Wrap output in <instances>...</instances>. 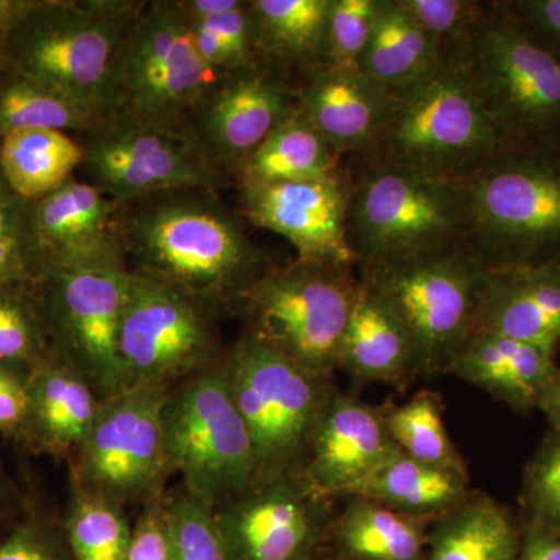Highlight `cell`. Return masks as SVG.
Returning a JSON list of instances; mask_svg holds the SVG:
<instances>
[{"label": "cell", "mask_w": 560, "mask_h": 560, "mask_svg": "<svg viewBox=\"0 0 560 560\" xmlns=\"http://www.w3.org/2000/svg\"><path fill=\"white\" fill-rule=\"evenodd\" d=\"M61 525L75 560H128L132 528L120 504L73 488Z\"/></svg>", "instance_id": "obj_34"}, {"label": "cell", "mask_w": 560, "mask_h": 560, "mask_svg": "<svg viewBox=\"0 0 560 560\" xmlns=\"http://www.w3.org/2000/svg\"><path fill=\"white\" fill-rule=\"evenodd\" d=\"M168 386H128L101 400L97 415L70 458L73 488L125 506L161 497L171 475L165 456Z\"/></svg>", "instance_id": "obj_13"}, {"label": "cell", "mask_w": 560, "mask_h": 560, "mask_svg": "<svg viewBox=\"0 0 560 560\" xmlns=\"http://www.w3.org/2000/svg\"><path fill=\"white\" fill-rule=\"evenodd\" d=\"M31 219V202L22 200L11 189L0 168V234L25 230Z\"/></svg>", "instance_id": "obj_46"}, {"label": "cell", "mask_w": 560, "mask_h": 560, "mask_svg": "<svg viewBox=\"0 0 560 560\" xmlns=\"http://www.w3.org/2000/svg\"><path fill=\"white\" fill-rule=\"evenodd\" d=\"M313 560H318V559H316V558H315V559H313Z\"/></svg>", "instance_id": "obj_51"}, {"label": "cell", "mask_w": 560, "mask_h": 560, "mask_svg": "<svg viewBox=\"0 0 560 560\" xmlns=\"http://www.w3.org/2000/svg\"><path fill=\"white\" fill-rule=\"evenodd\" d=\"M517 560H560V534L528 523Z\"/></svg>", "instance_id": "obj_47"}, {"label": "cell", "mask_w": 560, "mask_h": 560, "mask_svg": "<svg viewBox=\"0 0 560 560\" xmlns=\"http://www.w3.org/2000/svg\"><path fill=\"white\" fill-rule=\"evenodd\" d=\"M296 110V81L259 62L213 81L186 125L213 165L234 180L246 161Z\"/></svg>", "instance_id": "obj_16"}, {"label": "cell", "mask_w": 560, "mask_h": 560, "mask_svg": "<svg viewBox=\"0 0 560 560\" xmlns=\"http://www.w3.org/2000/svg\"><path fill=\"white\" fill-rule=\"evenodd\" d=\"M508 150L466 77L451 58L389 91L385 125L368 160L463 183Z\"/></svg>", "instance_id": "obj_6"}, {"label": "cell", "mask_w": 560, "mask_h": 560, "mask_svg": "<svg viewBox=\"0 0 560 560\" xmlns=\"http://www.w3.org/2000/svg\"><path fill=\"white\" fill-rule=\"evenodd\" d=\"M261 58L291 77L326 65L330 0H250Z\"/></svg>", "instance_id": "obj_27"}, {"label": "cell", "mask_w": 560, "mask_h": 560, "mask_svg": "<svg viewBox=\"0 0 560 560\" xmlns=\"http://www.w3.org/2000/svg\"><path fill=\"white\" fill-rule=\"evenodd\" d=\"M360 271L361 282L404 327L418 374H445L474 335L486 271L463 246Z\"/></svg>", "instance_id": "obj_9"}, {"label": "cell", "mask_w": 560, "mask_h": 560, "mask_svg": "<svg viewBox=\"0 0 560 560\" xmlns=\"http://www.w3.org/2000/svg\"><path fill=\"white\" fill-rule=\"evenodd\" d=\"M352 268L298 259L271 265L238 300L249 329L305 370L330 377L360 293Z\"/></svg>", "instance_id": "obj_10"}, {"label": "cell", "mask_w": 560, "mask_h": 560, "mask_svg": "<svg viewBox=\"0 0 560 560\" xmlns=\"http://www.w3.org/2000/svg\"><path fill=\"white\" fill-rule=\"evenodd\" d=\"M168 471L210 511L241 495L256 478L253 441L235 407L223 359L168 390L164 408Z\"/></svg>", "instance_id": "obj_8"}, {"label": "cell", "mask_w": 560, "mask_h": 560, "mask_svg": "<svg viewBox=\"0 0 560 560\" xmlns=\"http://www.w3.org/2000/svg\"><path fill=\"white\" fill-rule=\"evenodd\" d=\"M27 368L0 363V431L21 434L28 408Z\"/></svg>", "instance_id": "obj_45"}, {"label": "cell", "mask_w": 560, "mask_h": 560, "mask_svg": "<svg viewBox=\"0 0 560 560\" xmlns=\"http://www.w3.org/2000/svg\"><path fill=\"white\" fill-rule=\"evenodd\" d=\"M219 77L201 60L178 0L145 2L117 50L108 117L186 125Z\"/></svg>", "instance_id": "obj_11"}, {"label": "cell", "mask_w": 560, "mask_h": 560, "mask_svg": "<svg viewBox=\"0 0 560 560\" xmlns=\"http://www.w3.org/2000/svg\"><path fill=\"white\" fill-rule=\"evenodd\" d=\"M475 331L503 335L558 353L560 261L486 272Z\"/></svg>", "instance_id": "obj_22"}, {"label": "cell", "mask_w": 560, "mask_h": 560, "mask_svg": "<svg viewBox=\"0 0 560 560\" xmlns=\"http://www.w3.org/2000/svg\"><path fill=\"white\" fill-rule=\"evenodd\" d=\"M33 283L0 289V363L27 370L54 352Z\"/></svg>", "instance_id": "obj_36"}, {"label": "cell", "mask_w": 560, "mask_h": 560, "mask_svg": "<svg viewBox=\"0 0 560 560\" xmlns=\"http://www.w3.org/2000/svg\"><path fill=\"white\" fill-rule=\"evenodd\" d=\"M349 186L348 167L319 178L241 184V213L285 238L298 260L355 267L346 234Z\"/></svg>", "instance_id": "obj_18"}, {"label": "cell", "mask_w": 560, "mask_h": 560, "mask_svg": "<svg viewBox=\"0 0 560 560\" xmlns=\"http://www.w3.org/2000/svg\"><path fill=\"white\" fill-rule=\"evenodd\" d=\"M298 109L341 158L368 160L381 139L389 91L361 69L330 66L296 81Z\"/></svg>", "instance_id": "obj_21"}, {"label": "cell", "mask_w": 560, "mask_h": 560, "mask_svg": "<svg viewBox=\"0 0 560 560\" xmlns=\"http://www.w3.org/2000/svg\"><path fill=\"white\" fill-rule=\"evenodd\" d=\"M125 388H172L220 363L215 308L175 287L130 271L120 324Z\"/></svg>", "instance_id": "obj_14"}, {"label": "cell", "mask_w": 560, "mask_h": 560, "mask_svg": "<svg viewBox=\"0 0 560 560\" xmlns=\"http://www.w3.org/2000/svg\"><path fill=\"white\" fill-rule=\"evenodd\" d=\"M81 143L84 180L119 205L176 190L219 191L232 183L187 125L109 116Z\"/></svg>", "instance_id": "obj_12"}, {"label": "cell", "mask_w": 560, "mask_h": 560, "mask_svg": "<svg viewBox=\"0 0 560 560\" xmlns=\"http://www.w3.org/2000/svg\"><path fill=\"white\" fill-rule=\"evenodd\" d=\"M378 9L381 0H330L324 66L360 69Z\"/></svg>", "instance_id": "obj_38"}, {"label": "cell", "mask_w": 560, "mask_h": 560, "mask_svg": "<svg viewBox=\"0 0 560 560\" xmlns=\"http://www.w3.org/2000/svg\"><path fill=\"white\" fill-rule=\"evenodd\" d=\"M223 368L253 441L254 482L296 475L335 393L330 377L305 370L250 329L223 357Z\"/></svg>", "instance_id": "obj_7"}, {"label": "cell", "mask_w": 560, "mask_h": 560, "mask_svg": "<svg viewBox=\"0 0 560 560\" xmlns=\"http://www.w3.org/2000/svg\"><path fill=\"white\" fill-rule=\"evenodd\" d=\"M213 517L230 560H313L330 528L327 499L298 475L254 482Z\"/></svg>", "instance_id": "obj_17"}, {"label": "cell", "mask_w": 560, "mask_h": 560, "mask_svg": "<svg viewBox=\"0 0 560 560\" xmlns=\"http://www.w3.org/2000/svg\"><path fill=\"white\" fill-rule=\"evenodd\" d=\"M396 451L383 412L335 390L320 412L296 475L323 499H349Z\"/></svg>", "instance_id": "obj_20"}, {"label": "cell", "mask_w": 560, "mask_h": 560, "mask_svg": "<svg viewBox=\"0 0 560 560\" xmlns=\"http://www.w3.org/2000/svg\"><path fill=\"white\" fill-rule=\"evenodd\" d=\"M102 119L58 92L13 72L0 77V138L25 130L90 135Z\"/></svg>", "instance_id": "obj_33"}, {"label": "cell", "mask_w": 560, "mask_h": 560, "mask_svg": "<svg viewBox=\"0 0 560 560\" xmlns=\"http://www.w3.org/2000/svg\"><path fill=\"white\" fill-rule=\"evenodd\" d=\"M83 160V143L68 132L25 130L0 138V168L14 194L27 202L65 186Z\"/></svg>", "instance_id": "obj_30"}, {"label": "cell", "mask_w": 560, "mask_h": 560, "mask_svg": "<svg viewBox=\"0 0 560 560\" xmlns=\"http://www.w3.org/2000/svg\"><path fill=\"white\" fill-rule=\"evenodd\" d=\"M348 168L346 234L357 267L400 264L463 246V183L372 160H352Z\"/></svg>", "instance_id": "obj_5"}, {"label": "cell", "mask_w": 560, "mask_h": 560, "mask_svg": "<svg viewBox=\"0 0 560 560\" xmlns=\"http://www.w3.org/2000/svg\"><path fill=\"white\" fill-rule=\"evenodd\" d=\"M341 168L340 154L331 149L330 143L298 109L246 161L235 175L234 183L241 186L271 180L319 178Z\"/></svg>", "instance_id": "obj_32"}, {"label": "cell", "mask_w": 560, "mask_h": 560, "mask_svg": "<svg viewBox=\"0 0 560 560\" xmlns=\"http://www.w3.org/2000/svg\"><path fill=\"white\" fill-rule=\"evenodd\" d=\"M521 544L503 506L486 495H469L438 517L423 560H517Z\"/></svg>", "instance_id": "obj_28"}, {"label": "cell", "mask_w": 560, "mask_h": 560, "mask_svg": "<svg viewBox=\"0 0 560 560\" xmlns=\"http://www.w3.org/2000/svg\"><path fill=\"white\" fill-rule=\"evenodd\" d=\"M128 560H172L171 529L162 497L149 501L139 515Z\"/></svg>", "instance_id": "obj_42"}, {"label": "cell", "mask_w": 560, "mask_h": 560, "mask_svg": "<svg viewBox=\"0 0 560 560\" xmlns=\"http://www.w3.org/2000/svg\"><path fill=\"white\" fill-rule=\"evenodd\" d=\"M27 418L20 436L38 453L70 459L101 407L90 382L51 352L28 371Z\"/></svg>", "instance_id": "obj_23"}, {"label": "cell", "mask_w": 560, "mask_h": 560, "mask_svg": "<svg viewBox=\"0 0 560 560\" xmlns=\"http://www.w3.org/2000/svg\"><path fill=\"white\" fill-rule=\"evenodd\" d=\"M25 2L27 0H0V77L5 72L7 39H9L11 25L24 9Z\"/></svg>", "instance_id": "obj_50"}, {"label": "cell", "mask_w": 560, "mask_h": 560, "mask_svg": "<svg viewBox=\"0 0 560 560\" xmlns=\"http://www.w3.org/2000/svg\"><path fill=\"white\" fill-rule=\"evenodd\" d=\"M385 422L390 440L404 455L430 466L467 471L445 427L436 394L420 390L385 415Z\"/></svg>", "instance_id": "obj_35"}, {"label": "cell", "mask_w": 560, "mask_h": 560, "mask_svg": "<svg viewBox=\"0 0 560 560\" xmlns=\"http://www.w3.org/2000/svg\"><path fill=\"white\" fill-rule=\"evenodd\" d=\"M128 268H44L33 283L51 349L84 375L101 400L125 389L120 324Z\"/></svg>", "instance_id": "obj_15"}, {"label": "cell", "mask_w": 560, "mask_h": 560, "mask_svg": "<svg viewBox=\"0 0 560 560\" xmlns=\"http://www.w3.org/2000/svg\"><path fill=\"white\" fill-rule=\"evenodd\" d=\"M338 370L359 383L386 385L418 374L415 350L404 327L363 282L342 340Z\"/></svg>", "instance_id": "obj_25"}, {"label": "cell", "mask_w": 560, "mask_h": 560, "mask_svg": "<svg viewBox=\"0 0 560 560\" xmlns=\"http://www.w3.org/2000/svg\"><path fill=\"white\" fill-rule=\"evenodd\" d=\"M128 270L175 287L212 308L238 304L271 267L241 212L215 190H176L121 205Z\"/></svg>", "instance_id": "obj_1"}, {"label": "cell", "mask_w": 560, "mask_h": 560, "mask_svg": "<svg viewBox=\"0 0 560 560\" xmlns=\"http://www.w3.org/2000/svg\"><path fill=\"white\" fill-rule=\"evenodd\" d=\"M559 370L555 353L489 331H474L445 374L477 386L512 410H537L548 382Z\"/></svg>", "instance_id": "obj_24"}, {"label": "cell", "mask_w": 560, "mask_h": 560, "mask_svg": "<svg viewBox=\"0 0 560 560\" xmlns=\"http://www.w3.org/2000/svg\"><path fill=\"white\" fill-rule=\"evenodd\" d=\"M38 271L39 261L31 228L0 234V289L33 283Z\"/></svg>", "instance_id": "obj_44"}, {"label": "cell", "mask_w": 560, "mask_h": 560, "mask_svg": "<svg viewBox=\"0 0 560 560\" xmlns=\"http://www.w3.org/2000/svg\"><path fill=\"white\" fill-rule=\"evenodd\" d=\"M508 150L560 153V58L501 9L486 3L452 55Z\"/></svg>", "instance_id": "obj_4"}, {"label": "cell", "mask_w": 560, "mask_h": 560, "mask_svg": "<svg viewBox=\"0 0 560 560\" xmlns=\"http://www.w3.org/2000/svg\"><path fill=\"white\" fill-rule=\"evenodd\" d=\"M523 504L529 514V523L560 534V434L547 438L523 478Z\"/></svg>", "instance_id": "obj_40"}, {"label": "cell", "mask_w": 560, "mask_h": 560, "mask_svg": "<svg viewBox=\"0 0 560 560\" xmlns=\"http://www.w3.org/2000/svg\"><path fill=\"white\" fill-rule=\"evenodd\" d=\"M425 525V518L349 497L334 526L335 540L349 560H423Z\"/></svg>", "instance_id": "obj_29"}, {"label": "cell", "mask_w": 560, "mask_h": 560, "mask_svg": "<svg viewBox=\"0 0 560 560\" xmlns=\"http://www.w3.org/2000/svg\"><path fill=\"white\" fill-rule=\"evenodd\" d=\"M463 187V248L482 270L560 261V153L501 151Z\"/></svg>", "instance_id": "obj_3"}, {"label": "cell", "mask_w": 560, "mask_h": 560, "mask_svg": "<svg viewBox=\"0 0 560 560\" xmlns=\"http://www.w3.org/2000/svg\"><path fill=\"white\" fill-rule=\"evenodd\" d=\"M0 560H75L62 525L28 518L0 539Z\"/></svg>", "instance_id": "obj_41"}, {"label": "cell", "mask_w": 560, "mask_h": 560, "mask_svg": "<svg viewBox=\"0 0 560 560\" xmlns=\"http://www.w3.org/2000/svg\"><path fill=\"white\" fill-rule=\"evenodd\" d=\"M120 210L119 202L75 178L31 202L28 228L39 270L128 268Z\"/></svg>", "instance_id": "obj_19"}, {"label": "cell", "mask_w": 560, "mask_h": 560, "mask_svg": "<svg viewBox=\"0 0 560 560\" xmlns=\"http://www.w3.org/2000/svg\"><path fill=\"white\" fill-rule=\"evenodd\" d=\"M499 3L526 32L560 58V0H499Z\"/></svg>", "instance_id": "obj_43"}, {"label": "cell", "mask_w": 560, "mask_h": 560, "mask_svg": "<svg viewBox=\"0 0 560 560\" xmlns=\"http://www.w3.org/2000/svg\"><path fill=\"white\" fill-rule=\"evenodd\" d=\"M442 61L433 40L399 3L381 0L377 20L360 69L388 91L400 90Z\"/></svg>", "instance_id": "obj_31"}, {"label": "cell", "mask_w": 560, "mask_h": 560, "mask_svg": "<svg viewBox=\"0 0 560 560\" xmlns=\"http://www.w3.org/2000/svg\"><path fill=\"white\" fill-rule=\"evenodd\" d=\"M180 9L190 21L209 20L242 5L243 0H178Z\"/></svg>", "instance_id": "obj_48"}, {"label": "cell", "mask_w": 560, "mask_h": 560, "mask_svg": "<svg viewBox=\"0 0 560 560\" xmlns=\"http://www.w3.org/2000/svg\"><path fill=\"white\" fill-rule=\"evenodd\" d=\"M401 9L433 40L442 60L451 58L469 38L486 11L478 0H399Z\"/></svg>", "instance_id": "obj_39"}, {"label": "cell", "mask_w": 560, "mask_h": 560, "mask_svg": "<svg viewBox=\"0 0 560 560\" xmlns=\"http://www.w3.org/2000/svg\"><path fill=\"white\" fill-rule=\"evenodd\" d=\"M537 410L544 412L552 433L560 434V368L541 393Z\"/></svg>", "instance_id": "obj_49"}, {"label": "cell", "mask_w": 560, "mask_h": 560, "mask_svg": "<svg viewBox=\"0 0 560 560\" xmlns=\"http://www.w3.org/2000/svg\"><path fill=\"white\" fill-rule=\"evenodd\" d=\"M467 486V471L430 466L397 448L350 497L429 521L459 506L469 497Z\"/></svg>", "instance_id": "obj_26"}, {"label": "cell", "mask_w": 560, "mask_h": 560, "mask_svg": "<svg viewBox=\"0 0 560 560\" xmlns=\"http://www.w3.org/2000/svg\"><path fill=\"white\" fill-rule=\"evenodd\" d=\"M172 560H230L213 511L184 490L165 500Z\"/></svg>", "instance_id": "obj_37"}, {"label": "cell", "mask_w": 560, "mask_h": 560, "mask_svg": "<svg viewBox=\"0 0 560 560\" xmlns=\"http://www.w3.org/2000/svg\"><path fill=\"white\" fill-rule=\"evenodd\" d=\"M143 5L135 0H27L10 28L5 70L105 120L117 50Z\"/></svg>", "instance_id": "obj_2"}]
</instances>
